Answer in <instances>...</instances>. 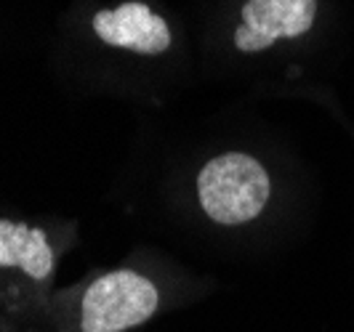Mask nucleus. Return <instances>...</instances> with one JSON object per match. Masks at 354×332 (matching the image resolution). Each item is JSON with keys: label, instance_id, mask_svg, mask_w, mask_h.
Returning a JSON list of instances; mask_svg holds the SVG:
<instances>
[{"label": "nucleus", "instance_id": "f03ea898", "mask_svg": "<svg viewBox=\"0 0 354 332\" xmlns=\"http://www.w3.org/2000/svg\"><path fill=\"white\" fill-rule=\"evenodd\" d=\"M158 287L136 271H109L91 284L83 297V332H125L158 311Z\"/></svg>", "mask_w": 354, "mask_h": 332}, {"label": "nucleus", "instance_id": "7ed1b4c3", "mask_svg": "<svg viewBox=\"0 0 354 332\" xmlns=\"http://www.w3.org/2000/svg\"><path fill=\"white\" fill-rule=\"evenodd\" d=\"M317 14V0H248L243 27L234 30L240 51H264L277 37L304 35Z\"/></svg>", "mask_w": 354, "mask_h": 332}, {"label": "nucleus", "instance_id": "423d86ee", "mask_svg": "<svg viewBox=\"0 0 354 332\" xmlns=\"http://www.w3.org/2000/svg\"><path fill=\"white\" fill-rule=\"evenodd\" d=\"M53 268V253L48 247V240L43 234V228H32V237H30V245L24 253V261H21V271L32 280L43 282Z\"/></svg>", "mask_w": 354, "mask_h": 332}, {"label": "nucleus", "instance_id": "20e7f679", "mask_svg": "<svg viewBox=\"0 0 354 332\" xmlns=\"http://www.w3.org/2000/svg\"><path fill=\"white\" fill-rule=\"evenodd\" d=\"M93 30L106 46L131 48L136 53H162L171 46V30L162 17L152 14L144 3H123L115 11H99Z\"/></svg>", "mask_w": 354, "mask_h": 332}, {"label": "nucleus", "instance_id": "f257e3e1", "mask_svg": "<svg viewBox=\"0 0 354 332\" xmlns=\"http://www.w3.org/2000/svg\"><path fill=\"white\" fill-rule=\"evenodd\" d=\"M269 192L272 186L264 165L240 152L213 157L197 175L200 205L224 226L253 221L264 210Z\"/></svg>", "mask_w": 354, "mask_h": 332}, {"label": "nucleus", "instance_id": "39448f33", "mask_svg": "<svg viewBox=\"0 0 354 332\" xmlns=\"http://www.w3.org/2000/svg\"><path fill=\"white\" fill-rule=\"evenodd\" d=\"M30 237H32L30 226L0 221V266H19L21 268Z\"/></svg>", "mask_w": 354, "mask_h": 332}]
</instances>
